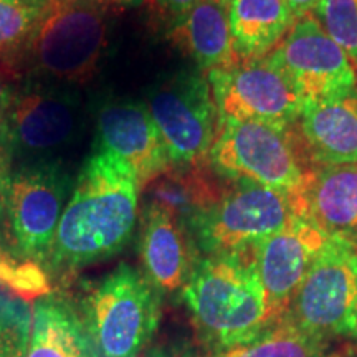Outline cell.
I'll return each instance as SVG.
<instances>
[{
	"label": "cell",
	"instance_id": "obj_1",
	"mask_svg": "<svg viewBox=\"0 0 357 357\" xmlns=\"http://www.w3.org/2000/svg\"><path fill=\"white\" fill-rule=\"evenodd\" d=\"M139 185L121 159L98 149L83 164L53 240L47 265L73 271L126 247L139 212Z\"/></svg>",
	"mask_w": 357,
	"mask_h": 357
},
{
	"label": "cell",
	"instance_id": "obj_2",
	"mask_svg": "<svg viewBox=\"0 0 357 357\" xmlns=\"http://www.w3.org/2000/svg\"><path fill=\"white\" fill-rule=\"evenodd\" d=\"M182 296L202 344L215 354L247 344L268 329L255 245L200 257Z\"/></svg>",
	"mask_w": 357,
	"mask_h": 357
},
{
	"label": "cell",
	"instance_id": "obj_3",
	"mask_svg": "<svg viewBox=\"0 0 357 357\" xmlns=\"http://www.w3.org/2000/svg\"><path fill=\"white\" fill-rule=\"evenodd\" d=\"M208 164L229 181H248L300 195L318 166L312 164L294 126L257 121L218 123Z\"/></svg>",
	"mask_w": 357,
	"mask_h": 357
},
{
	"label": "cell",
	"instance_id": "obj_4",
	"mask_svg": "<svg viewBox=\"0 0 357 357\" xmlns=\"http://www.w3.org/2000/svg\"><path fill=\"white\" fill-rule=\"evenodd\" d=\"M160 296L142 271L124 263L93 283L82 319L98 357L139 356L159 328Z\"/></svg>",
	"mask_w": 357,
	"mask_h": 357
},
{
	"label": "cell",
	"instance_id": "obj_5",
	"mask_svg": "<svg viewBox=\"0 0 357 357\" xmlns=\"http://www.w3.org/2000/svg\"><path fill=\"white\" fill-rule=\"evenodd\" d=\"M280 323L316 341H357V248L329 236Z\"/></svg>",
	"mask_w": 357,
	"mask_h": 357
},
{
	"label": "cell",
	"instance_id": "obj_6",
	"mask_svg": "<svg viewBox=\"0 0 357 357\" xmlns=\"http://www.w3.org/2000/svg\"><path fill=\"white\" fill-rule=\"evenodd\" d=\"M105 10L95 0H50L40 8L26 61L40 77L61 83L91 79L106 47Z\"/></svg>",
	"mask_w": 357,
	"mask_h": 357
},
{
	"label": "cell",
	"instance_id": "obj_7",
	"mask_svg": "<svg viewBox=\"0 0 357 357\" xmlns=\"http://www.w3.org/2000/svg\"><path fill=\"white\" fill-rule=\"evenodd\" d=\"M300 215L294 195L248 181H229L215 205L189 225L200 257L252 247Z\"/></svg>",
	"mask_w": 357,
	"mask_h": 357
},
{
	"label": "cell",
	"instance_id": "obj_8",
	"mask_svg": "<svg viewBox=\"0 0 357 357\" xmlns=\"http://www.w3.org/2000/svg\"><path fill=\"white\" fill-rule=\"evenodd\" d=\"M70 190V176L55 160L24 162L0 176V204L25 260L47 265Z\"/></svg>",
	"mask_w": 357,
	"mask_h": 357
},
{
	"label": "cell",
	"instance_id": "obj_9",
	"mask_svg": "<svg viewBox=\"0 0 357 357\" xmlns=\"http://www.w3.org/2000/svg\"><path fill=\"white\" fill-rule=\"evenodd\" d=\"M166 144L172 166H202L218 131V111L208 79L200 70L162 78L144 102Z\"/></svg>",
	"mask_w": 357,
	"mask_h": 357
},
{
	"label": "cell",
	"instance_id": "obj_10",
	"mask_svg": "<svg viewBox=\"0 0 357 357\" xmlns=\"http://www.w3.org/2000/svg\"><path fill=\"white\" fill-rule=\"evenodd\" d=\"M268 60L284 75L303 105L357 91L354 65L312 13L294 19Z\"/></svg>",
	"mask_w": 357,
	"mask_h": 357
},
{
	"label": "cell",
	"instance_id": "obj_11",
	"mask_svg": "<svg viewBox=\"0 0 357 357\" xmlns=\"http://www.w3.org/2000/svg\"><path fill=\"white\" fill-rule=\"evenodd\" d=\"M205 77L215 100L218 123L234 119L291 128L300 118L301 98L268 56L240 60Z\"/></svg>",
	"mask_w": 357,
	"mask_h": 357
},
{
	"label": "cell",
	"instance_id": "obj_12",
	"mask_svg": "<svg viewBox=\"0 0 357 357\" xmlns=\"http://www.w3.org/2000/svg\"><path fill=\"white\" fill-rule=\"evenodd\" d=\"M7 119L12 154L32 160H52L79 129L78 98L63 89L32 84L7 91Z\"/></svg>",
	"mask_w": 357,
	"mask_h": 357
},
{
	"label": "cell",
	"instance_id": "obj_13",
	"mask_svg": "<svg viewBox=\"0 0 357 357\" xmlns=\"http://www.w3.org/2000/svg\"><path fill=\"white\" fill-rule=\"evenodd\" d=\"M329 235L307 218L298 215L284 229L255 243V260L265 289L268 329L287 314L310 266Z\"/></svg>",
	"mask_w": 357,
	"mask_h": 357
},
{
	"label": "cell",
	"instance_id": "obj_14",
	"mask_svg": "<svg viewBox=\"0 0 357 357\" xmlns=\"http://www.w3.org/2000/svg\"><path fill=\"white\" fill-rule=\"evenodd\" d=\"M98 149L121 159L144 190L172 167L166 144L144 102L109 101L98 111Z\"/></svg>",
	"mask_w": 357,
	"mask_h": 357
},
{
	"label": "cell",
	"instance_id": "obj_15",
	"mask_svg": "<svg viewBox=\"0 0 357 357\" xmlns=\"http://www.w3.org/2000/svg\"><path fill=\"white\" fill-rule=\"evenodd\" d=\"M137 247L146 278L160 294L182 291L200 258L189 229L154 204L142 205Z\"/></svg>",
	"mask_w": 357,
	"mask_h": 357
},
{
	"label": "cell",
	"instance_id": "obj_16",
	"mask_svg": "<svg viewBox=\"0 0 357 357\" xmlns=\"http://www.w3.org/2000/svg\"><path fill=\"white\" fill-rule=\"evenodd\" d=\"M294 129L314 166L357 164V91L305 102Z\"/></svg>",
	"mask_w": 357,
	"mask_h": 357
},
{
	"label": "cell",
	"instance_id": "obj_17",
	"mask_svg": "<svg viewBox=\"0 0 357 357\" xmlns=\"http://www.w3.org/2000/svg\"><path fill=\"white\" fill-rule=\"evenodd\" d=\"M296 199L301 217L329 236L357 242V164L318 166Z\"/></svg>",
	"mask_w": 357,
	"mask_h": 357
},
{
	"label": "cell",
	"instance_id": "obj_18",
	"mask_svg": "<svg viewBox=\"0 0 357 357\" xmlns=\"http://www.w3.org/2000/svg\"><path fill=\"white\" fill-rule=\"evenodd\" d=\"M169 37L202 73L230 68L240 61L230 32L229 6L223 0H200L172 25Z\"/></svg>",
	"mask_w": 357,
	"mask_h": 357
},
{
	"label": "cell",
	"instance_id": "obj_19",
	"mask_svg": "<svg viewBox=\"0 0 357 357\" xmlns=\"http://www.w3.org/2000/svg\"><path fill=\"white\" fill-rule=\"evenodd\" d=\"M229 178L213 171L211 164L172 166L146 187V204L172 212L189 229L195 218L215 205L225 192Z\"/></svg>",
	"mask_w": 357,
	"mask_h": 357
},
{
	"label": "cell",
	"instance_id": "obj_20",
	"mask_svg": "<svg viewBox=\"0 0 357 357\" xmlns=\"http://www.w3.org/2000/svg\"><path fill=\"white\" fill-rule=\"evenodd\" d=\"M26 357H98L78 311L56 296L40 298L30 316Z\"/></svg>",
	"mask_w": 357,
	"mask_h": 357
},
{
	"label": "cell",
	"instance_id": "obj_21",
	"mask_svg": "<svg viewBox=\"0 0 357 357\" xmlns=\"http://www.w3.org/2000/svg\"><path fill=\"white\" fill-rule=\"evenodd\" d=\"M230 32L240 60L268 56L293 25L287 0H231Z\"/></svg>",
	"mask_w": 357,
	"mask_h": 357
},
{
	"label": "cell",
	"instance_id": "obj_22",
	"mask_svg": "<svg viewBox=\"0 0 357 357\" xmlns=\"http://www.w3.org/2000/svg\"><path fill=\"white\" fill-rule=\"evenodd\" d=\"M328 344L303 334L293 326L278 323L247 344L222 352L218 357H326Z\"/></svg>",
	"mask_w": 357,
	"mask_h": 357
},
{
	"label": "cell",
	"instance_id": "obj_23",
	"mask_svg": "<svg viewBox=\"0 0 357 357\" xmlns=\"http://www.w3.org/2000/svg\"><path fill=\"white\" fill-rule=\"evenodd\" d=\"M40 8L29 0H0V60H17L29 42Z\"/></svg>",
	"mask_w": 357,
	"mask_h": 357
},
{
	"label": "cell",
	"instance_id": "obj_24",
	"mask_svg": "<svg viewBox=\"0 0 357 357\" xmlns=\"http://www.w3.org/2000/svg\"><path fill=\"white\" fill-rule=\"evenodd\" d=\"M310 13L346 52L357 71V0H321Z\"/></svg>",
	"mask_w": 357,
	"mask_h": 357
},
{
	"label": "cell",
	"instance_id": "obj_25",
	"mask_svg": "<svg viewBox=\"0 0 357 357\" xmlns=\"http://www.w3.org/2000/svg\"><path fill=\"white\" fill-rule=\"evenodd\" d=\"M0 288L30 301L50 294V281L42 265L29 260L17 261L0 250Z\"/></svg>",
	"mask_w": 357,
	"mask_h": 357
},
{
	"label": "cell",
	"instance_id": "obj_26",
	"mask_svg": "<svg viewBox=\"0 0 357 357\" xmlns=\"http://www.w3.org/2000/svg\"><path fill=\"white\" fill-rule=\"evenodd\" d=\"M29 323L22 306L0 298V357H26Z\"/></svg>",
	"mask_w": 357,
	"mask_h": 357
},
{
	"label": "cell",
	"instance_id": "obj_27",
	"mask_svg": "<svg viewBox=\"0 0 357 357\" xmlns=\"http://www.w3.org/2000/svg\"><path fill=\"white\" fill-rule=\"evenodd\" d=\"M147 357H218L207 346L190 344V342H166L155 346L147 352Z\"/></svg>",
	"mask_w": 357,
	"mask_h": 357
},
{
	"label": "cell",
	"instance_id": "obj_28",
	"mask_svg": "<svg viewBox=\"0 0 357 357\" xmlns=\"http://www.w3.org/2000/svg\"><path fill=\"white\" fill-rule=\"evenodd\" d=\"M13 154L7 119V89L0 88V176L10 169Z\"/></svg>",
	"mask_w": 357,
	"mask_h": 357
},
{
	"label": "cell",
	"instance_id": "obj_29",
	"mask_svg": "<svg viewBox=\"0 0 357 357\" xmlns=\"http://www.w3.org/2000/svg\"><path fill=\"white\" fill-rule=\"evenodd\" d=\"M158 6L159 12L162 13L166 19L171 20V25L176 24L178 19L185 15L187 12L192 10L200 0H154Z\"/></svg>",
	"mask_w": 357,
	"mask_h": 357
},
{
	"label": "cell",
	"instance_id": "obj_30",
	"mask_svg": "<svg viewBox=\"0 0 357 357\" xmlns=\"http://www.w3.org/2000/svg\"><path fill=\"white\" fill-rule=\"evenodd\" d=\"M287 2L289 8H291L294 19H298V17L310 13L312 8L318 6L321 0H287Z\"/></svg>",
	"mask_w": 357,
	"mask_h": 357
},
{
	"label": "cell",
	"instance_id": "obj_31",
	"mask_svg": "<svg viewBox=\"0 0 357 357\" xmlns=\"http://www.w3.org/2000/svg\"><path fill=\"white\" fill-rule=\"evenodd\" d=\"M102 10L105 8H123V7H136L141 6L144 0H95Z\"/></svg>",
	"mask_w": 357,
	"mask_h": 357
},
{
	"label": "cell",
	"instance_id": "obj_32",
	"mask_svg": "<svg viewBox=\"0 0 357 357\" xmlns=\"http://www.w3.org/2000/svg\"><path fill=\"white\" fill-rule=\"evenodd\" d=\"M29 2H30V3H33L35 7L42 8V7L45 6V3H48V2H50V0H29Z\"/></svg>",
	"mask_w": 357,
	"mask_h": 357
},
{
	"label": "cell",
	"instance_id": "obj_33",
	"mask_svg": "<svg viewBox=\"0 0 357 357\" xmlns=\"http://www.w3.org/2000/svg\"><path fill=\"white\" fill-rule=\"evenodd\" d=\"M223 2H225V3H227V6H229V3L231 2V0H223Z\"/></svg>",
	"mask_w": 357,
	"mask_h": 357
},
{
	"label": "cell",
	"instance_id": "obj_34",
	"mask_svg": "<svg viewBox=\"0 0 357 357\" xmlns=\"http://www.w3.org/2000/svg\"><path fill=\"white\" fill-rule=\"evenodd\" d=\"M356 248H357V242H356Z\"/></svg>",
	"mask_w": 357,
	"mask_h": 357
}]
</instances>
